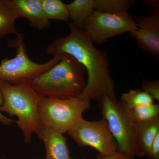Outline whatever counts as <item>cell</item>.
I'll return each mask as SVG.
<instances>
[{
  "label": "cell",
  "instance_id": "e0dca14e",
  "mask_svg": "<svg viewBox=\"0 0 159 159\" xmlns=\"http://www.w3.org/2000/svg\"><path fill=\"white\" fill-rule=\"evenodd\" d=\"M136 3L135 0H93L95 10L111 13L127 12Z\"/></svg>",
  "mask_w": 159,
  "mask_h": 159
},
{
  "label": "cell",
  "instance_id": "6da1fadb",
  "mask_svg": "<svg viewBox=\"0 0 159 159\" xmlns=\"http://www.w3.org/2000/svg\"><path fill=\"white\" fill-rule=\"evenodd\" d=\"M68 24L69 34L57 37L51 42L46 49L47 55L70 54L84 67L88 78L85 88L79 97L90 101L102 96L116 99L107 54L95 47L82 29Z\"/></svg>",
  "mask_w": 159,
  "mask_h": 159
},
{
  "label": "cell",
  "instance_id": "52a82bcc",
  "mask_svg": "<svg viewBox=\"0 0 159 159\" xmlns=\"http://www.w3.org/2000/svg\"><path fill=\"white\" fill-rule=\"evenodd\" d=\"M68 133L77 145L95 148L102 156L118 151L117 142L111 133L106 120H85L82 116L75 119L69 127Z\"/></svg>",
  "mask_w": 159,
  "mask_h": 159
},
{
  "label": "cell",
  "instance_id": "3957f363",
  "mask_svg": "<svg viewBox=\"0 0 159 159\" xmlns=\"http://www.w3.org/2000/svg\"><path fill=\"white\" fill-rule=\"evenodd\" d=\"M0 91L4 99L0 111L17 117L16 122L23 133L24 141L30 143L33 134H36L43 125L38 112L42 97L28 84L13 85L1 82Z\"/></svg>",
  "mask_w": 159,
  "mask_h": 159
},
{
  "label": "cell",
  "instance_id": "30bf717a",
  "mask_svg": "<svg viewBox=\"0 0 159 159\" xmlns=\"http://www.w3.org/2000/svg\"><path fill=\"white\" fill-rule=\"evenodd\" d=\"M36 134L45 146V159H71L67 139L63 134L44 125Z\"/></svg>",
  "mask_w": 159,
  "mask_h": 159
},
{
  "label": "cell",
  "instance_id": "277c9868",
  "mask_svg": "<svg viewBox=\"0 0 159 159\" xmlns=\"http://www.w3.org/2000/svg\"><path fill=\"white\" fill-rule=\"evenodd\" d=\"M7 45L15 49L16 56L1 61L0 82H8L13 85L31 84L40 75L57 64L62 57V54L55 55L42 64L31 60L27 53L23 33H19L15 39H9Z\"/></svg>",
  "mask_w": 159,
  "mask_h": 159
},
{
  "label": "cell",
  "instance_id": "7a4b0ae2",
  "mask_svg": "<svg viewBox=\"0 0 159 159\" xmlns=\"http://www.w3.org/2000/svg\"><path fill=\"white\" fill-rule=\"evenodd\" d=\"M84 67L70 54H62L57 64L36 78L31 87L42 97L69 99L79 97L86 85Z\"/></svg>",
  "mask_w": 159,
  "mask_h": 159
},
{
  "label": "cell",
  "instance_id": "d6986e66",
  "mask_svg": "<svg viewBox=\"0 0 159 159\" xmlns=\"http://www.w3.org/2000/svg\"><path fill=\"white\" fill-rule=\"evenodd\" d=\"M142 88L152 99L159 101V80H144L142 84Z\"/></svg>",
  "mask_w": 159,
  "mask_h": 159
},
{
  "label": "cell",
  "instance_id": "ac0fdd59",
  "mask_svg": "<svg viewBox=\"0 0 159 159\" xmlns=\"http://www.w3.org/2000/svg\"><path fill=\"white\" fill-rule=\"evenodd\" d=\"M126 109L134 123L147 121L159 116V104L154 103L150 105Z\"/></svg>",
  "mask_w": 159,
  "mask_h": 159
},
{
  "label": "cell",
  "instance_id": "cb8c5ba5",
  "mask_svg": "<svg viewBox=\"0 0 159 159\" xmlns=\"http://www.w3.org/2000/svg\"><path fill=\"white\" fill-rule=\"evenodd\" d=\"M86 159L84 158V159Z\"/></svg>",
  "mask_w": 159,
  "mask_h": 159
},
{
  "label": "cell",
  "instance_id": "603a6c76",
  "mask_svg": "<svg viewBox=\"0 0 159 159\" xmlns=\"http://www.w3.org/2000/svg\"><path fill=\"white\" fill-rule=\"evenodd\" d=\"M142 3L144 6H151L155 10H159L158 0H144Z\"/></svg>",
  "mask_w": 159,
  "mask_h": 159
},
{
  "label": "cell",
  "instance_id": "9c48e42d",
  "mask_svg": "<svg viewBox=\"0 0 159 159\" xmlns=\"http://www.w3.org/2000/svg\"><path fill=\"white\" fill-rule=\"evenodd\" d=\"M134 20L137 29L129 33L130 36L137 41L139 48L159 60V10L153 9L150 14Z\"/></svg>",
  "mask_w": 159,
  "mask_h": 159
},
{
  "label": "cell",
  "instance_id": "7402d4cb",
  "mask_svg": "<svg viewBox=\"0 0 159 159\" xmlns=\"http://www.w3.org/2000/svg\"><path fill=\"white\" fill-rule=\"evenodd\" d=\"M3 102H4V99H3L2 94L0 91V106L2 105ZM13 122H14L13 120L10 118L5 116L0 111V123L1 124L6 125H11Z\"/></svg>",
  "mask_w": 159,
  "mask_h": 159
},
{
  "label": "cell",
  "instance_id": "9a60e30c",
  "mask_svg": "<svg viewBox=\"0 0 159 159\" xmlns=\"http://www.w3.org/2000/svg\"><path fill=\"white\" fill-rule=\"evenodd\" d=\"M46 16L50 20L63 21L69 23L70 16L66 4L61 0H41Z\"/></svg>",
  "mask_w": 159,
  "mask_h": 159
},
{
  "label": "cell",
  "instance_id": "8992f818",
  "mask_svg": "<svg viewBox=\"0 0 159 159\" xmlns=\"http://www.w3.org/2000/svg\"><path fill=\"white\" fill-rule=\"evenodd\" d=\"M91 108L90 101L80 97L69 99L42 97L38 112L43 125L64 134L74 120Z\"/></svg>",
  "mask_w": 159,
  "mask_h": 159
},
{
  "label": "cell",
  "instance_id": "ffe728a7",
  "mask_svg": "<svg viewBox=\"0 0 159 159\" xmlns=\"http://www.w3.org/2000/svg\"><path fill=\"white\" fill-rule=\"evenodd\" d=\"M146 157L148 159H159V133L154 139Z\"/></svg>",
  "mask_w": 159,
  "mask_h": 159
},
{
  "label": "cell",
  "instance_id": "4fadbf2b",
  "mask_svg": "<svg viewBox=\"0 0 159 159\" xmlns=\"http://www.w3.org/2000/svg\"><path fill=\"white\" fill-rule=\"evenodd\" d=\"M17 18L11 0H0V39L7 34H19L15 26Z\"/></svg>",
  "mask_w": 159,
  "mask_h": 159
},
{
  "label": "cell",
  "instance_id": "8fae6325",
  "mask_svg": "<svg viewBox=\"0 0 159 159\" xmlns=\"http://www.w3.org/2000/svg\"><path fill=\"white\" fill-rule=\"evenodd\" d=\"M11 2L18 18H26L31 27L39 30L50 26V20L45 14L41 0H11Z\"/></svg>",
  "mask_w": 159,
  "mask_h": 159
},
{
  "label": "cell",
  "instance_id": "2e32d148",
  "mask_svg": "<svg viewBox=\"0 0 159 159\" xmlns=\"http://www.w3.org/2000/svg\"><path fill=\"white\" fill-rule=\"evenodd\" d=\"M154 100L144 91L132 89L121 95L120 102L127 109L154 103Z\"/></svg>",
  "mask_w": 159,
  "mask_h": 159
},
{
  "label": "cell",
  "instance_id": "7c38bea8",
  "mask_svg": "<svg viewBox=\"0 0 159 159\" xmlns=\"http://www.w3.org/2000/svg\"><path fill=\"white\" fill-rule=\"evenodd\" d=\"M158 133L159 116L147 121L135 123L136 156H147L154 139Z\"/></svg>",
  "mask_w": 159,
  "mask_h": 159
},
{
  "label": "cell",
  "instance_id": "5bb4252c",
  "mask_svg": "<svg viewBox=\"0 0 159 159\" xmlns=\"http://www.w3.org/2000/svg\"><path fill=\"white\" fill-rule=\"evenodd\" d=\"M66 6L71 23L82 29L86 20L95 10L93 0H75L66 4Z\"/></svg>",
  "mask_w": 159,
  "mask_h": 159
},
{
  "label": "cell",
  "instance_id": "44dd1931",
  "mask_svg": "<svg viewBox=\"0 0 159 159\" xmlns=\"http://www.w3.org/2000/svg\"><path fill=\"white\" fill-rule=\"evenodd\" d=\"M97 159H135V158L129 156L128 155L122 153L119 151L116 152L109 155L102 156L99 154L96 157Z\"/></svg>",
  "mask_w": 159,
  "mask_h": 159
},
{
  "label": "cell",
  "instance_id": "ba28073f",
  "mask_svg": "<svg viewBox=\"0 0 159 159\" xmlns=\"http://www.w3.org/2000/svg\"><path fill=\"white\" fill-rule=\"evenodd\" d=\"M137 29L134 19L127 12L111 13L94 10L86 20L82 30L93 44H100L111 38Z\"/></svg>",
  "mask_w": 159,
  "mask_h": 159
},
{
  "label": "cell",
  "instance_id": "5b68a950",
  "mask_svg": "<svg viewBox=\"0 0 159 159\" xmlns=\"http://www.w3.org/2000/svg\"><path fill=\"white\" fill-rule=\"evenodd\" d=\"M102 118L118 144V151L135 158V123L128 111L116 99L102 96L97 99Z\"/></svg>",
  "mask_w": 159,
  "mask_h": 159
}]
</instances>
